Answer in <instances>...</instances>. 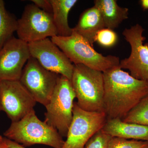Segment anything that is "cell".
<instances>
[{
    "label": "cell",
    "instance_id": "cell-1",
    "mask_svg": "<svg viewBox=\"0 0 148 148\" xmlns=\"http://www.w3.org/2000/svg\"><path fill=\"white\" fill-rule=\"evenodd\" d=\"M104 112L107 120L122 119L148 95V82L116 66L103 72Z\"/></svg>",
    "mask_w": 148,
    "mask_h": 148
},
{
    "label": "cell",
    "instance_id": "cell-2",
    "mask_svg": "<svg viewBox=\"0 0 148 148\" xmlns=\"http://www.w3.org/2000/svg\"><path fill=\"white\" fill-rule=\"evenodd\" d=\"M51 39L74 65L82 64L103 73L119 66V57L112 55L104 56L98 53L87 40L73 29L71 36H56Z\"/></svg>",
    "mask_w": 148,
    "mask_h": 148
},
{
    "label": "cell",
    "instance_id": "cell-3",
    "mask_svg": "<svg viewBox=\"0 0 148 148\" xmlns=\"http://www.w3.org/2000/svg\"><path fill=\"white\" fill-rule=\"evenodd\" d=\"M3 135L6 138L25 146L40 144L62 148L65 143L56 129L38 118L34 110L19 121L12 122Z\"/></svg>",
    "mask_w": 148,
    "mask_h": 148
},
{
    "label": "cell",
    "instance_id": "cell-4",
    "mask_svg": "<svg viewBox=\"0 0 148 148\" xmlns=\"http://www.w3.org/2000/svg\"><path fill=\"white\" fill-rule=\"evenodd\" d=\"M78 106L88 112H104L103 72L82 65H74L71 79Z\"/></svg>",
    "mask_w": 148,
    "mask_h": 148
},
{
    "label": "cell",
    "instance_id": "cell-5",
    "mask_svg": "<svg viewBox=\"0 0 148 148\" xmlns=\"http://www.w3.org/2000/svg\"><path fill=\"white\" fill-rule=\"evenodd\" d=\"M75 98L71 80L60 75L50 101L45 106V121L56 129L62 137H67L73 120Z\"/></svg>",
    "mask_w": 148,
    "mask_h": 148
},
{
    "label": "cell",
    "instance_id": "cell-6",
    "mask_svg": "<svg viewBox=\"0 0 148 148\" xmlns=\"http://www.w3.org/2000/svg\"><path fill=\"white\" fill-rule=\"evenodd\" d=\"M107 121L104 112L85 111L74 103L73 120L62 148H84L89 139L103 129Z\"/></svg>",
    "mask_w": 148,
    "mask_h": 148
},
{
    "label": "cell",
    "instance_id": "cell-7",
    "mask_svg": "<svg viewBox=\"0 0 148 148\" xmlns=\"http://www.w3.org/2000/svg\"><path fill=\"white\" fill-rule=\"evenodd\" d=\"M59 76L45 69L31 56L19 81L36 102L45 107L50 101Z\"/></svg>",
    "mask_w": 148,
    "mask_h": 148
},
{
    "label": "cell",
    "instance_id": "cell-8",
    "mask_svg": "<svg viewBox=\"0 0 148 148\" xmlns=\"http://www.w3.org/2000/svg\"><path fill=\"white\" fill-rule=\"evenodd\" d=\"M18 38L29 44L57 36L52 14L45 12L34 4L25 6L18 19Z\"/></svg>",
    "mask_w": 148,
    "mask_h": 148
},
{
    "label": "cell",
    "instance_id": "cell-9",
    "mask_svg": "<svg viewBox=\"0 0 148 148\" xmlns=\"http://www.w3.org/2000/svg\"><path fill=\"white\" fill-rule=\"evenodd\" d=\"M145 29L139 24L126 28L123 32L124 39L130 45L129 57L120 61L122 69L128 70L133 77L148 82V43H144Z\"/></svg>",
    "mask_w": 148,
    "mask_h": 148
},
{
    "label": "cell",
    "instance_id": "cell-10",
    "mask_svg": "<svg viewBox=\"0 0 148 148\" xmlns=\"http://www.w3.org/2000/svg\"><path fill=\"white\" fill-rule=\"evenodd\" d=\"M37 102L19 80L1 81L2 111L12 122L19 121L34 110Z\"/></svg>",
    "mask_w": 148,
    "mask_h": 148
},
{
    "label": "cell",
    "instance_id": "cell-11",
    "mask_svg": "<svg viewBox=\"0 0 148 148\" xmlns=\"http://www.w3.org/2000/svg\"><path fill=\"white\" fill-rule=\"evenodd\" d=\"M28 45L31 56L43 68L71 80L74 65L51 38L29 43Z\"/></svg>",
    "mask_w": 148,
    "mask_h": 148
},
{
    "label": "cell",
    "instance_id": "cell-12",
    "mask_svg": "<svg viewBox=\"0 0 148 148\" xmlns=\"http://www.w3.org/2000/svg\"><path fill=\"white\" fill-rule=\"evenodd\" d=\"M31 57L28 44L12 37L0 50V80H19Z\"/></svg>",
    "mask_w": 148,
    "mask_h": 148
},
{
    "label": "cell",
    "instance_id": "cell-13",
    "mask_svg": "<svg viewBox=\"0 0 148 148\" xmlns=\"http://www.w3.org/2000/svg\"><path fill=\"white\" fill-rule=\"evenodd\" d=\"M104 132L112 137L148 141V126L127 123L121 119L107 120L103 128Z\"/></svg>",
    "mask_w": 148,
    "mask_h": 148
},
{
    "label": "cell",
    "instance_id": "cell-14",
    "mask_svg": "<svg viewBox=\"0 0 148 148\" xmlns=\"http://www.w3.org/2000/svg\"><path fill=\"white\" fill-rule=\"evenodd\" d=\"M106 28L99 10L93 6L81 14L77 24L73 28L93 46L95 36L101 29Z\"/></svg>",
    "mask_w": 148,
    "mask_h": 148
},
{
    "label": "cell",
    "instance_id": "cell-15",
    "mask_svg": "<svg viewBox=\"0 0 148 148\" xmlns=\"http://www.w3.org/2000/svg\"><path fill=\"white\" fill-rule=\"evenodd\" d=\"M94 6L100 11L106 28L114 30L128 18L129 9L120 6L116 0H95Z\"/></svg>",
    "mask_w": 148,
    "mask_h": 148
},
{
    "label": "cell",
    "instance_id": "cell-16",
    "mask_svg": "<svg viewBox=\"0 0 148 148\" xmlns=\"http://www.w3.org/2000/svg\"><path fill=\"white\" fill-rule=\"evenodd\" d=\"M52 6V17L57 36H69L72 34L73 28L69 26V12L76 4L77 0H50Z\"/></svg>",
    "mask_w": 148,
    "mask_h": 148
},
{
    "label": "cell",
    "instance_id": "cell-17",
    "mask_svg": "<svg viewBox=\"0 0 148 148\" xmlns=\"http://www.w3.org/2000/svg\"><path fill=\"white\" fill-rule=\"evenodd\" d=\"M18 27V20L6 9L5 3L0 0V50L13 37Z\"/></svg>",
    "mask_w": 148,
    "mask_h": 148
},
{
    "label": "cell",
    "instance_id": "cell-18",
    "mask_svg": "<svg viewBox=\"0 0 148 148\" xmlns=\"http://www.w3.org/2000/svg\"><path fill=\"white\" fill-rule=\"evenodd\" d=\"M121 120L127 123L148 126V95L142 99Z\"/></svg>",
    "mask_w": 148,
    "mask_h": 148
},
{
    "label": "cell",
    "instance_id": "cell-19",
    "mask_svg": "<svg viewBox=\"0 0 148 148\" xmlns=\"http://www.w3.org/2000/svg\"><path fill=\"white\" fill-rule=\"evenodd\" d=\"M108 148H148V141L130 140L120 137H112Z\"/></svg>",
    "mask_w": 148,
    "mask_h": 148
},
{
    "label": "cell",
    "instance_id": "cell-20",
    "mask_svg": "<svg viewBox=\"0 0 148 148\" xmlns=\"http://www.w3.org/2000/svg\"><path fill=\"white\" fill-rule=\"evenodd\" d=\"M118 38L117 34L113 30L105 28L98 32L95 42L103 47L110 48L115 45Z\"/></svg>",
    "mask_w": 148,
    "mask_h": 148
},
{
    "label": "cell",
    "instance_id": "cell-21",
    "mask_svg": "<svg viewBox=\"0 0 148 148\" xmlns=\"http://www.w3.org/2000/svg\"><path fill=\"white\" fill-rule=\"evenodd\" d=\"M112 137L103 129L100 130L89 139L84 148H108Z\"/></svg>",
    "mask_w": 148,
    "mask_h": 148
},
{
    "label": "cell",
    "instance_id": "cell-22",
    "mask_svg": "<svg viewBox=\"0 0 148 148\" xmlns=\"http://www.w3.org/2000/svg\"><path fill=\"white\" fill-rule=\"evenodd\" d=\"M34 4L42 10L52 14V6L50 0H32Z\"/></svg>",
    "mask_w": 148,
    "mask_h": 148
},
{
    "label": "cell",
    "instance_id": "cell-23",
    "mask_svg": "<svg viewBox=\"0 0 148 148\" xmlns=\"http://www.w3.org/2000/svg\"><path fill=\"white\" fill-rule=\"evenodd\" d=\"M5 140L8 148H25L18 143L12 141L5 137Z\"/></svg>",
    "mask_w": 148,
    "mask_h": 148
},
{
    "label": "cell",
    "instance_id": "cell-24",
    "mask_svg": "<svg viewBox=\"0 0 148 148\" xmlns=\"http://www.w3.org/2000/svg\"><path fill=\"white\" fill-rule=\"evenodd\" d=\"M139 2L143 10H148V0H140Z\"/></svg>",
    "mask_w": 148,
    "mask_h": 148
},
{
    "label": "cell",
    "instance_id": "cell-25",
    "mask_svg": "<svg viewBox=\"0 0 148 148\" xmlns=\"http://www.w3.org/2000/svg\"><path fill=\"white\" fill-rule=\"evenodd\" d=\"M0 148H8L5 140V138L0 135Z\"/></svg>",
    "mask_w": 148,
    "mask_h": 148
},
{
    "label": "cell",
    "instance_id": "cell-26",
    "mask_svg": "<svg viewBox=\"0 0 148 148\" xmlns=\"http://www.w3.org/2000/svg\"><path fill=\"white\" fill-rule=\"evenodd\" d=\"M1 80H0V112L2 111L1 107Z\"/></svg>",
    "mask_w": 148,
    "mask_h": 148
}]
</instances>
